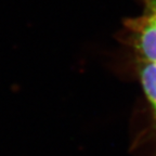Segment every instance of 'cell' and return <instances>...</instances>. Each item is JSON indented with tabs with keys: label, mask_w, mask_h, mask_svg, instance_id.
I'll list each match as a JSON object with an SVG mask.
<instances>
[{
	"label": "cell",
	"mask_w": 156,
	"mask_h": 156,
	"mask_svg": "<svg viewBox=\"0 0 156 156\" xmlns=\"http://www.w3.org/2000/svg\"><path fill=\"white\" fill-rule=\"evenodd\" d=\"M138 72L144 95L156 119V63L139 61Z\"/></svg>",
	"instance_id": "cell-2"
},
{
	"label": "cell",
	"mask_w": 156,
	"mask_h": 156,
	"mask_svg": "<svg viewBox=\"0 0 156 156\" xmlns=\"http://www.w3.org/2000/svg\"><path fill=\"white\" fill-rule=\"evenodd\" d=\"M143 9L138 16L124 23L128 42L139 61L156 63V0H141Z\"/></svg>",
	"instance_id": "cell-1"
}]
</instances>
